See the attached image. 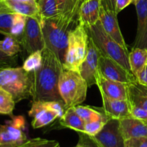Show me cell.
I'll return each instance as SVG.
<instances>
[{"instance_id":"34","label":"cell","mask_w":147,"mask_h":147,"mask_svg":"<svg viewBox=\"0 0 147 147\" xmlns=\"http://www.w3.org/2000/svg\"><path fill=\"white\" fill-rule=\"evenodd\" d=\"M125 147H147V137L132 138L125 140Z\"/></svg>"},{"instance_id":"40","label":"cell","mask_w":147,"mask_h":147,"mask_svg":"<svg viewBox=\"0 0 147 147\" xmlns=\"http://www.w3.org/2000/svg\"><path fill=\"white\" fill-rule=\"evenodd\" d=\"M57 7H58V10L60 14L63 13L65 9L66 5H67V0H57Z\"/></svg>"},{"instance_id":"9","label":"cell","mask_w":147,"mask_h":147,"mask_svg":"<svg viewBox=\"0 0 147 147\" xmlns=\"http://www.w3.org/2000/svg\"><path fill=\"white\" fill-rule=\"evenodd\" d=\"M99 71L106 79L129 85L136 81L133 73L128 71L114 60L101 55L99 58Z\"/></svg>"},{"instance_id":"16","label":"cell","mask_w":147,"mask_h":147,"mask_svg":"<svg viewBox=\"0 0 147 147\" xmlns=\"http://www.w3.org/2000/svg\"><path fill=\"white\" fill-rule=\"evenodd\" d=\"M119 121L125 140L132 138L147 137V124L144 121L130 115L121 119Z\"/></svg>"},{"instance_id":"13","label":"cell","mask_w":147,"mask_h":147,"mask_svg":"<svg viewBox=\"0 0 147 147\" xmlns=\"http://www.w3.org/2000/svg\"><path fill=\"white\" fill-rule=\"evenodd\" d=\"M28 114L33 118L32 126L33 129H40L53 123L57 119H60L58 113L49 109L46 101H34L32 100V106Z\"/></svg>"},{"instance_id":"22","label":"cell","mask_w":147,"mask_h":147,"mask_svg":"<svg viewBox=\"0 0 147 147\" xmlns=\"http://www.w3.org/2000/svg\"><path fill=\"white\" fill-rule=\"evenodd\" d=\"M4 1L14 12L19 13L27 17H41L37 4L22 2L16 0H4Z\"/></svg>"},{"instance_id":"29","label":"cell","mask_w":147,"mask_h":147,"mask_svg":"<svg viewBox=\"0 0 147 147\" xmlns=\"http://www.w3.org/2000/svg\"><path fill=\"white\" fill-rule=\"evenodd\" d=\"M42 62V50H37L29 55L23 63L22 67L27 72L31 73L40 67Z\"/></svg>"},{"instance_id":"36","label":"cell","mask_w":147,"mask_h":147,"mask_svg":"<svg viewBox=\"0 0 147 147\" xmlns=\"http://www.w3.org/2000/svg\"><path fill=\"white\" fill-rule=\"evenodd\" d=\"M15 56L14 57H0V72L2 70L9 67H14L17 62H16Z\"/></svg>"},{"instance_id":"25","label":"cell","mask_w":147,"mask_h":147,"mask_svg":"<svg viewBox=\"0 0 147 147\" xmlns=\"http://www.w3.org/2000/svg\"><path fill=\"white\" fill-rule=\"evenodd\" d=\"M0 50L9 57H14L21 51V45L19 40L11 35H5L0 40Z\"/></svg>"},{"instance_id":"46","label":"cell","mask_w":147,"mask_h":147,"mask_svg":"<svg viewBox=\"0 0 147 147\" xmlns=\"http://www.w3.org/2000/svg\"><path fill=\"white\" fill-rule=\"evenodd\" d=\"M78 146H79V145H78Z\"/></svg>"},{"instance_id":"5","label":"cell","mask_w":147,"mask_h":147,"mask_svg":"<svg viewBox=\"0 0 147 147\" xmlns=\"http://www.w3.org/2000/svg\"><path fill=\"white\" fill-rule=\"evenodd\" d=\"M88 88L79 72L64 69L60 75L58 88L66 109L80 105L85 101Z\"/></svg>"},{"instance_id":"19","label":"cell","mask_w":147,"mask_h":147,"mask_svg":"<svg viewBox=\"0 0 147 147\" xmlns=\"http://www.w3.org/2000/svg\"><path fill=\"white\" fill-rule=\"evenodd\" d=\"M128 102L147 111V87L136 81L128 85Z\"/></svg>"},{"instance_id":"10","label":"cell","mask_w":147,"mask_h":147,"mask_svg":"<svg viewBox=\"0 0 147 147\" xmlns=\"http://www.w3.org/2000/svg\"><path fill=\"white\" fill-rule=\"evenodd\" d=\"M93 137L102 147H125L119 119L109 118L101 131Z\"/></svg>"},{"instance_id":"31","label":"cell","mask_w":147,"mask_h":147,"mask_svg":"<svg viewBox=\"0 0 147 147\" xmlns=\"http://www.w3.org/2000/svg\"><path fill=\"white\" fill-rule=\"evenodd\" d=\"M17 147H60V144L55 140L35 138L28 139L27 142Z\"/></svg>"},{"instance_id":"30","label":"cell","mask_w":147,"mask_h":147,"mask_svg":"<svg viewBox=\"0 0 147 147\" xmlns=\"http://www.w3.org/2000/svg\"><path fill=\"white\" fill-rule=\"evenodd\" d=\"M109 116L104 115L103 117H101L99 119L86 122V123H85L84 133L89 135V136H96L97 134H98L101 131V129L105 126V124L107 122V121L109 120Z\"/></svg>"},{"instance_id":"8","label":"cell","mask_w":147,"mask_h":147,"mask_svg":"<svg viewBox=\"0 0 147 147\" xmlns=\"http://www.w3.org/2000/svg\"><path fill=\"white\" fill-rule=\"evenodd\" d=\"M41 17H27L23 34L20 40L21 46L29 55L45 48L41 26Z\"/></svg>"},{"instance_id":"37","label":"cell","mask_w":147,"mask_h":147,"mask_svg":"<svg viewBox=\"0 0 147 147\" xmlns=\"http://www.w3.org/2000/svg\"><path fill=\"white\" fill-rule=\"evenodd\" d=\"M131 3H134V0H116V12L118 14Z\"/></svg>"},{"instance_id":"20","label":"cell","mask_w":147,"mask_h":147,"mask_svg":"<svg viewBox=\"0 0 147 147\" xmlns=\"http://www.w3.org/2000/svg\"><path fill=\"white\" fill-rule=\"evenodd\" d=\"M129 61L131 73L137 78L147 65V49L133 47L129 54Z\"/></svg>"},{"instance_id":"18","label":"cell","mask_w":147,"mask_h":147,"mask_svg":"<svg viewBox=\"0 0 147 147\" xmlns=\"http://www.w3.org/2000/svg\"><path fill=\"white\" fill-rule=\"evenodd\" d=\"M101 95L103 109L105 114L109 118L119 119L131 115L129 103L128 100H115L108 98L103 93Z\"/></svg>"},{"instance_id":"11","label":"cell","mask_w":147,"mask_h":147,"mask_svg":"<svg viewBox=\"0 0 147 147\" xmlns=\"http://www.w3.org/2000/svg\"><path fill=\"white\" fill-rule=\"evenodd\" d=\"M101 55L100 50L89 37L87 55L79 70V73L86 80L88 87L96 85V77L99 71V58Z\"/></svg>"},{"instance_id":"2","label":"cell","mask_w":147,"mask_h":147,"mask_svg":"<svg viewBox=\"0 0 147 147\" xmlns=\"http://www.w3.org/2000/svg\"><path fill=\"white\" fill-rule=\"evenodd\" d=\"M75 22L76 20L63 13L51 18L41 20L45 47L53 52L63 64L67 50L69 34L73 30L70 27Z\"/></svg>"},{"instance_id":"7","label":"cell","mask_w":147,"mask_h":147,"mask_svg":"<svg viewBox=\"0 0 147 147\" xmlns=\"http://www.w3.org/2000/svg\"><path fill=\"white\" fill-rule=\"evenodd\" d=\"M26 123L22 116H11V119L0 125V147H17L28 140Z\"/></svg>"},{"instance_id":"3","label":"cell","mask_w":147,"mask_h":147,"mask_svg":"<svg viewBox=\"0 0 147 147\" xmlns=\"http://www.w3.org/2000/svg\"><path fill=\"white\" fill-rule=\"evenodd\" d=\"M0 87L9 93L15 103L32 96V73L22 67H9L0 72Z\"/></svg>"},{"instance_id":"47","label":"cell","mask_w":147,"mask_h":147,"mask_svg":"<svg viewBox=\"0 0 147 147\" xmlns=\"http://www.w3.org/2000/svg\"></svg>"},{"instance_id":"35","label":"cell","mask_w":147,"mask_h":147,"mask_svg":"<svg viewBox=\"0 0 147 147\" xmlns=\"http://www.w3.org/2000/svg\"><path fill=\"white\" fill-rule=\"evenodd\" d=\"M130 108V113L131 116L136 119H141L142 121L147 120V111L142 108L138 107V106H134V105L129 104Z\"/></svg>"},{"instance_id":"45","label":"cell","mask_w":147,"mask_h":147,"mask_svg":"<svg viewBox=\"0 0 147 147\" xmlns=\"http://www.w3.org/2000/svg\"><path fill=\"white\" fill-rule=\"evenodd\" d=\"M75 147H80V146H79L78 145H77V146H75Z\"/></svg>"},{"instance_id":"6","label":"cell","mask_w":147,"mask_h":147,"mask_svg":"<svg viewBox=\"0 0 147 147\" xmlns=\"http://www.w3.org/2000/svg\"><path fill=\"white\" fill-rule=\"evenodd\" d=\"M88 40L89 36L86 26L78 22V25L71 30L69 34L63 62L64 69L79 72L80 65L87 55Z\"/></svg>"},{"instance_id":"44","label":"cell","mask_w":147,"mask_h":147,"mask_svg":"<svg viewBox=\"0 0 147 147\" xmlns=\"http://www.w3.org/2000/svg\"><path fill=\"white\" fill-rule=\"evenodd\" d=\"M144 121V122H145V123H146V124H147V120H146V121Z\"/></svg>"},{"instance_id":"24","label":"cell","mask_w":147,"mask_h":147,"mask_svg":"<svg viewBox=\"0 0 147 147\" xmlns=\"http://www.w3.org/2000/svg\"><path fill=\"white\" fill-rule=\"evenodd\" d=\"M39 12L42 19H47L60 14L57 0H38Z\"/></svg>"},{"instance_id":"15","label":"cell","mask_w":147,"mask_h":147,"mask_svg":"<svg viewBox=\"0 0 147 147\" xmlns=\"http://www.w3.org/2000/svg\"><path fill=\"white\" fill-rule=\"evenodd\" d=\"M138 26L134 47L147 49V0H134Z\"/></svg>"},{"instance_id":"41","label":"cell","mask_w":147,"mask_h":147,"mask_svg":"<svg viewBox=\"0 0 147 147\" xmlns=\"http://www.w3.org/2000/svg\"><path fill=\"white\" fill-rule=\"evenodd\" d=\"M18 1H22V2H25V3H31V4H37V2L36 0H16Z\"/></svg>"},{"instance_id":"43","label":"cell","mask_w":147,"mask_h":147,"mask_svg":"<svg viewBox=\"0 0 147 147\" xmlns=\"http://www.w3.org/2000/svg\"><path fill=\"white\" fill-rule=\"evenodd\" d=\"M84 1V0H80V4H81V2H82V1Z\"/></svg>"},{"instance_id":"14","label":"cell","mask_w":147,"mask_h":147,"mask_svg":"<svg viewBox=\"0 0 147 147\" xmlns=\"http://www.w3.org/2000/svg\"><path fill=\"white\" fill-rule=\"evenodd\" d=\"M96 86L100 93L115 100H128V85L106 79L98 71L96 77Z\"/></svg>"},{"instance_id":"28","label":"cell","mask_w":147,"mask_h":147,"mask_svg":"<svg viewBox=\"0 0 147 147\" xmlns=\"http://www.w3.org/2000/svg\"><path fill=\"white\" fill-rule=\"evenodd\" d=\"M27 17L19 13H14L11 24L10 35L15 37L20 42V38L23 34L27 23Z\"/></svg>"},{"instance_id":"33","label":"cell","mask_w":147,"mask_h":147,"mask_svg":"<svg viewBox=\"0 0 147 147\" xmlns=\"http://www.w3.org/2000/svg\"><path fill=\"white\" fill-rule=\"evenodd\" d=\"M78 135L79 141L78 145L80 147H102L93 136L83 132H78Z\"/></svg>"},{"instance_id":"39","label":"cell","mask_w":147,"mask_h":147,"mask_svg":"<svg viewBox=\"0 0 147 147\" xmlns=\"http://www.w3.org/2000/svg\"><path fill=\"white\" fill-rule=\"evenodd\" d=\"M101 4L113 11H116V0H101Z\"/></svg>"},{"instance_id":"23","label":"cell","mask_w":147,"mask_h":147,"mask_svg":"<svg viewBox=\"0 0 147 147\" xmlns=\"http://www.w3.org/2000/svg\"><path fill=\"white\" fill-rule=\"evenodd\" d=\"M14 13L7 6L4 0H0V33L4 36L10 35Z\"/></svg>"},{"instance_id":"27","label":"cell","mask_w":147,"mask_h":147,"mask_svg":"<svg viewBox=\"0 0 147 147\" xmlns=\"http://www.w3.org/2000/svg\"><path fill=\"white\" fill-rule=\"evenodd\" d=\"M15 103L11 95L0 87V114L13 116Z\"/></svg>"},{"instance_id":"32","label":"cell","mask_w":147,"mask_h":147,"mask_svg":"<svg viewBox=\"0 0 147 147\" xmlns=\"http://www.w3.org/2000/svg\"><path fill=\"white\" fill-rule=\"evenodd\" d=\"M80 0H67V5L65 9L63 14L70 16L78 22V11L80 9Z\"/></svg>"},{"instance_id":"42","label":"cell","mask_w":147,"mask_h":147,"mask_svg":"<svg viewBox=\"0 0 147 147\" xmlns=\"http://www.w3.org/2000/svg\"><path fill=\"white\" fill-rule=\"evenodd\" d=\"M9 57V56H7V55H5L4 53H2V52L0 50V57Z\"/></svg>"},{"instance_id":"4","label":"cell","mask_w":147,"mask_h":147,"mask_svg":"<svg viewBox=\"0 0 147 147\" xmlns=\"http://www.w3.org/2000/svg\"><path fill=\"white\" fill-rule=\"evenodd\" d=\"M86 27L89 37L103 55L111 57L131 73L129 65V51L105 32L100 20L93 25Z\"/></svg>"},{"instance_id":"21","label":"cell","mask_w":147,"mask_h":147,"mask_svg":"<svg viewBox=\"0 0 147 147\" xmlns=\"http://www.w3.org/2000/svg\"><path fill=\"white\" fill-rule=\"evenodd\" d=\"M60 123L63 127L69 128L70 129L78 132L84 133L86 122L78 114L73 108L67 109L60 118Z\"/></svg>"},{"instance_id":"38","label":"cell","mask_w":147,"mask_h":147,"mask_svg":"<svg viewBox=\"0 0 147 147\" xmlns=\"http://www.w3.org/2000/svg\"><path fill=\"white\" fill-rule=\"evenodd\" d=\"M136 80L140 84L147 87V65L144 70L142 72L140 75L136 78Z\"/></svg>"},{"instance_id":"12","label":"cell","mask_w":147,"mask_h":147,"mask_svg":"<svg viewBox=\"0 0 147 147\" xmlns=\"http://www.w3.org/2000/svg\"><path fill=\"white\" fill-rule=\"evenodd\" d=\"M100 20L103 30L112 39L117 42L125 50H128L127 45L122 35L117 19V13L106 8L101 4L100 10Z\"/></svg>"},{"instance_id":"1","label":"cell","mask_w":147,"mask_h":147,"mask_svg":"<svg viewBox=\"0 0 147 147\" xmlns=\"http://www.w3.org/2000/svg\"><path fill=\"white\" fill-rule=\"evenodd\" d=\"M64 70L63 64L53 52L45 47L42 62L39 68L31 72L32 77V97L34 101H63L58 88L59 80Z\"/></svg>"},{"instance_id":"17","label":"cell","mask_w":147,"mask_h":147,"mask_svg":"<svg viewBox=\"0 0 147 147\" xmlns=\"http://www.w3.org/2000/svg\"><path fill=\"white\" fill-rule=\"evenodd\" d=\"M101 0H84L81 2L78 11V22L86 27L96 24L100 19Z\"/></svg>"},{"instance_id":"26","label":"cell","mask_w":147,"mask_h":147,"mask_svg":"<svg viewBox=\"0 0 147 147\" xmlns=\"http://www.w3.org/2000/svg\"><path fill=\"white\" fill-rule=\"evenodd\" d=\"M73 109L85 122L99 119L106 115L102 109H93L90 106H84L80 105L75 106Z\"/></svg>"}]
</instances>
